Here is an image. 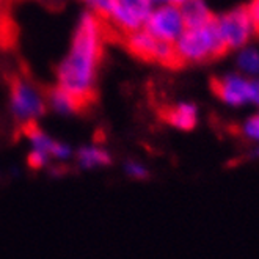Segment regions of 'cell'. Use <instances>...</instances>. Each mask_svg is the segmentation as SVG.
Returning a JSON list of instances; mask_svg holds the SVG:
<instances>
[{
  "instance_id": "1",
  "label": "cell",
  "mask_w": 259,
  "mask_h": 259,
  "mask_svg": "<svg viewBox=\"0 0 259 259\" xmlns=\"http://www.w3.org/2000/svg\"><path fill=\"white\" fill-rule=\"evenodd\" d=\"M107 30L93 13H85L74 32L69 54L58 68V87L88 109L96 99V79Z\"/></svg>"
},
{
  "instance_id": "2",
  "label": "cell",
  "mask_w": 259,
  "mask_h": 259,
  "mask_svg": "<svg viewBox=\"0 0 259 259\" xmlns=\"http://www.w3.org/2000/svg\"><path fill=\"white\" fill-rule=\"evenodd\" d=\"M175 51L181 65L186 63H204L209 60L222 57L228 49L219 32L215 18L206 25L196 28H186L178 41Z\"/></svg>"
},
{
  "instance_id": "3",
  "label": "cell",
  "mask_w": 259,
  "mask_h": 259,
  "mask_svg": "<svg viewBox=\"0 0 259 259\" xmlns=\"http://www.w3.org/2000/svg\"><path fill=\"white\" fill-rule=\"evenodd\" d=\"M10 99L11 110L18 121L22 124L32 123L46 113V99L38 88L21 74L10 77Z\"/></svg>"
},
{
  "instance_id": "4",
  "label": "cell",
  "mask_w": 259,
  "mask_h": 259,
  "mask_svg": "<svg viewBox=\"0 0 259 259\" xmlns=\"http://www.w3.org/2000/svg\"><path fill=\"white\" fill-rule=\"evenodd\" d=\"M127 49L142 60L146 62H156L168 68L182 66L175 51V44L163 42L151 36L145 28L137 30L134 33L124 35Z\"/></svg>"
},
{
  "instance_id": "5",
  "label": "cell",
  "mask_w": 259,
  "mask_h": 259,
  "mask_svg": "<svg viewBox=\"0 0 259 259\" xmlns=\"http://www.w3.org/2000/svg\"><path fill=\"white\" fill-rule=\"evenodd\" d=\"M215 22L228 51H240L247 48L254 33L247 7H236L231 11L223 13L215 18Z\"/></svg>"
},
{
  "instance_id": "6",
  "label": "cell",
  "mask_w": 259,
  "mask_h": 259,
  "mask_svg": "<svg viewBox=\"0 0 259 259\" xmlns=\"http://www.w3.org/2000/svg\"><path fill=\"white\" fill-rule=\"evenodd\" d=\"M143 28L156 39L175 44L178 38L184 33L186 24L182 19L179 7L162 4L151 11Z\"/></svg>"
},
{
  "instance_id": "7",
  "label": "cell",
  "mask_w": 259,
  "mask_h": 259,
  "mask_svg": "<svg viewBox=\"0 0 259 259\" xmlns=\"http://www.w3.org/2000/svg\"><path fill=\"white\" fill-rule=\"evenodd\" d=\"M210 87L220 101L233 107H240L250 102V80L240 74H228L212 79Z\"/></svg>"
},
{
  "instance_id": "8",
  "label": "cell",
  "mask_w": 259,
  "mask_h": 259,
  "mask_svg": "<svg viewBox=\"0 0 259 259\" xmlns=\"http://www.w3.org/2000/svg\"><path fill=\"white\" fill-rule=\"evenodd\" d=\"M160 118L166 124H170L179 131H193L198 123V112L193 104L181 102L160 110Z\"/></svg>"
},
{
  "instance_id": "9",
  "label": "cell",
  "mask_w": 259,
  "mask_h": 259,
  "mask_svg": "<svg viewBox=\"0 0 259 259\" xmlns=\"http://www.w3.org/2000/svg\"><path fill=\"white\" fill-rule=\"evenodd\" d=\"M179 10L182 19H184L186 28L201 27L214 19V14L210 13L206 0H187L179 7Z\"/></svg>"
},
{
  "instance_id": "10",
  "label": "cell",
  "mask_w": 259,
  "mask_h": 259,
  "mask_svg": "<svg viewBox=\"0 0 259 259\" xmlns=\"http://www.w3.org/2000/svg\"><path fill=\"white\" fill-rule=\"evenodd\" d=\"M48 101H49V105L55 112L63 113V115L79 113V112L83 110L82 105L79 104V101L75 99L72 95H69L68 91H65L63 88H60L58 85L49 91Z\"/></svg>"
},
{
  "instance_id": "11",
  "label": "cell",
  "mask_w": 259,
  "mask_h": 259,
  "mask_svg": "<svg viewBox=\"0 0 259 259\" xmlns=\"http://www.w3.org/2000/svg\"><path fill=\"white\" fill-rule=\"evenodd\" d=\"M77 160L83 168H98V166L109 165L112 157L105 149L90 146V148H82L77 152Z\"/></svg>"
},
{
  "instance_id": "12",
  "label": "cell",
  "mask_w": 259,
  "mask_h": 259,
  "mask_svg": "<svg viewBox=\"0 0 259 259\" xmlns=\"http://www.w3.org/2000/svg\"><path fill=\"white\" fill-rule=\"evenodd\" d=\"M118 4L142 27L145 25L146 19L149 18L151 11L154 10V7H152L154 5L152 0H118Z\"/></svg>"
},
{
  "instance_id": "13",
  "label": "cell",
  "mask_w": 259,
  "mask_h": 259,
  "mask_svg": "<svg viewBox=\"0 0 259 259\" xmlns=\"http://www.w3.org/2000/svg\"><path fill=\"white\" fill-rule=\"evenodd\" d=\"M237 66L243 74L259 75V51L254 48H243L237 54Z\"/></svg>"
},
{
  "instance_id": "14",
  "label": "cell",
  "mask_w": 259,
  "mask_h": 259,
  "mask_svg": "<svg viewBox=\"0 0 259 259\" xmlns=\"http://www.w3.org/2000/svg\"><path fill=\"white\" fill-rule=\"evenodd\" d=\"M49 159L51 157L48 154H44V152L32 149V151H30V154H28V165L32 166L33 170H39V168H42V166L48 165Z\"/></svg>"
},
{
  "instance_id": "15",
  "label": "cell",
  "mask_w": 259,
  "mask_h": 259,
  "mask_svg": "<svg viewBox=\"0 0 259 259\" xmlns=\"http://www.w3.org/2000/svg\"><path fill=\"white\" fill-rule=\"evenodd\" d=\"M243 134H245L248 139L259 140V113H256L250 119H247L245 126H243Z\"/></svg>"
},
{
  "instance_id": "16",
  "label": "cell",
  "mask_w": 259,
  "mask_h": 259,
  "mask_svg": "<svg viewBox=\"0 0 259 259\" xmlns=\"http://www.w3.org/2000/svg\"><path fill=\"white\" fill-rule=\"evenodd\" d=\"M126 173L129 176H132L134 179H145V178H148V170L145 168V166H142L140 163H137V162L126 163Z\"/></svg>"
},
{
  "instance_id": "17",
  "label": "cell",
  "mask_w": 259,
  "mask_h": 259,
  "mask_svg": "<svg viewBox=\"0 0 259 259\" xmlns=\"http://www.w3.org/2000/svg\"><path fill=\"white\" fill-rule=\"evenodd\" d=\"M254 32H259V0H251V4L247 7Z\"/></svg>"
},
{
  "instance_id": "18",
  "label": "cell",
  "mask_w": 259,
  "mask_h": 259,
  "mask_svg": "<svg viewBox=\"0 0 259 259\" xmlns=\"http://www.w3.org/2000/svg\"><path fill=\"white\" fill-rule=\"evenodd\" d=\"M250 102L259 105V79L250 80Z\"/></svg>"
},
{
  "instance_id": "19",
  "label": "cell",
  "mask_w": 259,
  "mask_h": 259,
  "mask_svg": "<svg viewBox=\"0 0 259 259\" xmlns=\"http://www.w3.org/2000/svg\"><path fill=\"white\" fill-rule=\"evenodd\" d=\"M10 44V38H8V33H7V30H5V27L0 24V46L2 44Z\"/></svg>"
},
{
  "instance_id": "20",
  "label": "cell",
  "mask_w": 259,
  "mask_h": 259,
  "mask_svg": "<svg viewBox=\"0 0 259 259\" xmlns=\"http://www.w3.org/2000/svg\"><path fill=\"white\" fill-rule=\"evenodd\" d=\"M2 4H4V0H0V8H2Z\"/></svg>"
},
{
  "instance_id": "21",
  "label": "cell",
  "mask_w": 259,
  "mask_h": 259,
  "mask_svg": "<svg viewBox=\"0 0 259 259\" xmlns=\"http://www.w3.org/2000/svg\"><path fill=\"white\" fill-rule=\"evenodd\" d=\"M256 156H259V151H257V152H256Z\"/></svg>"
},
{
  "instance_id": "22",
  "label": "cell",
  "mask_w": 259,
  "mask_h": 259,
  "mask_svg": "<svg viewBox=\"0 0 259 259\" xmlns=\"http://www.w3.org/2000/svg\"><path fill=\"white\" fill-rule=\"evenodd\" d=\"M152 4H156V0H152Z\"/></svg>"
}]
</instances>
